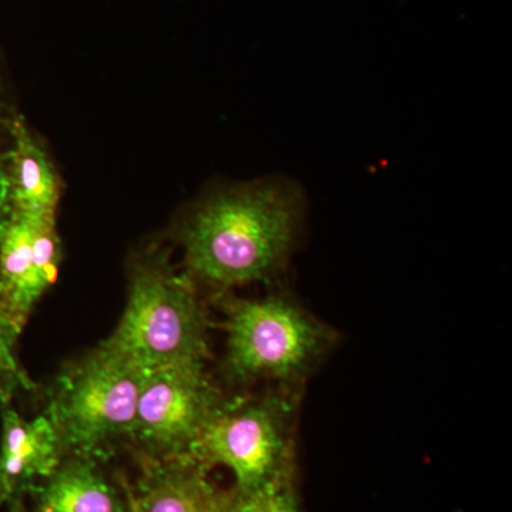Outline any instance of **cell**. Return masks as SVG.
Returning <instances> with one entry per match:
<instances>
[{"label":"cell","instance_id":"cell-14","mask_svg":"<svg viewBox=\"0 0 512 512\" xmlns=\"http://www.w3.org/2000/svg\"><path fill=\"white\" fill-rule=\"evenodd\" d=\"M13 218L12 198L8 171H6L5 156L0 157V241Z\"/></svg>","mask_w":512,"mask_h":512},{"label":"cell","instance_id":"cell-3","mask_svg":"<svg viewBox=\"0 0 512 512\" xmlns=\"http://www.w3.org/2000/svg\"><path fill=\"white\" fill-rule=\"evenodd\" d=\"M224 328L227 366L239 380L296 382L335 342L328 326L282 296L229 301Z\"/></svg>","mask_w":512,"mask_h":512},{"label":"cell","instance_id":"cell-10","mask_svg":"<svg viewBox=\"0 0 512 512\" xmlns=\"http://www.w3.org/2000/svg\"><path fill=\"white\" fill-rule=\"evenodd\" d=\"M12 136L5 163L13 215L56 220L62 183L55 165L23 121L13 123Z\"/></svg>","mask_w":512,"mask_h":512},{"label":"cell","instance_id":"cell-7","mask_svg":"<svg viewBox=\"0 0 512 512\" xmlns=\"http://www.w3.org/2000/svg\"><path fill=\"white\" fill-rule=\"evenodd\" d=\"M62 249L56 220L13 215L0 241V305L20 328L55 284Z\"/></svg>","mask_w":512,"mask_h":512},{"label":"cell","instance_id":"cell-9","mask_svg":"<svg viewBox=\"0 0 512 512\" xmlns=\"http://www.w3.org/2000/svg\"><path fill=\"white\" fill-rule=\"evenodd\" d=\"M192 458H148L144 476L127 493L128 512H205L217 488Z\"/></svg>","mask_w":512,"mask_h":512},{"label":"cell","instance_id":"cell-11","mask_svg":"<svg viewBox=\"0 0 512 512\" xmlns=\"http://www.w3.org/2000/svg\"><path fill=\"white\" fill-rule=\"evenodd\" d=\"M29 491L30 512H128L127 500L101 474L93 458L69 457Z\"/></svg>","mask_w":512,"mask_h":512},{"label":"cell","instance_id":"cell-5","mask_svg":"<svg viewBox=\"0 0 512 512\" xmlns=\"http://www.w3.org/2000/svg\"><path fill=\"white\" fill-rule=\"evenodd\" d=\"M291 400L265 397L241 407L222 406L192 447L190 458L210 470L234 473L235 490L256 491L293 477Z\"/></svg>","mask_w":512,"mask_h":512},{"label":"cell","instance_id":"cell-1","mask_svg":"<svg viewBox=\"0 0 512 512\" xmlns=\"http://www.w3.org/2000/svg\"><path fill=\"white\" fill-rule=\"evenodd\" d=\"M305 208L302 188L289 178L218 192L183 231L191 274L217 288L276 274L296 247Z\"/></svg>","mask_w":512,"mask_h":512},{"label":"cell","instance_id":"cell-2","mask_svg":"<svg viewBox=\"0 0 512 512\" xmlns=\"http://www.w3.org/2000/svg\"><path fill=\"white\" fill-rule=\"evenodd\" d=\"M103 345L147 370L205 362L207 320L190 276L163 265L140 266L123 318Z\"/></svg>","mask_w":512,"mask_h":512},{"label":"cell","instance_id":"cell-6","mask_svg":"<svg viewBox=\"0 0 512 512\" xmlns=\"http://www.w3.org/2000/svg\"><path fill=\"white\" fill-rule=\"evenodd\" d=\"M204 363H175L148 372L131 430L148 458H190L201 431L221 409Z\"/></svg>","mask_w":512,"mask_h":512},{"label":"cell","instance_id":"cell-8","mask_svg":"<svg viewBox=\"0 0 512 512\" xmlns=\"http://www.w3.org/2000/svg\"><path fill=\"white\" fill-rule=\"evenodd\" d=\"M0 443V508L45 480L63 461L59 434L49 414L33 420L3 407Z\"/></svg>","mask_w":512,"mask_h":512},{"label":"cell","instance_id":"cell-13","mask_svg":"<svg viewBox=\"0 0 512 512\" xmlns=\"http://www.w3.org/2000/svg\"><path fill=\"white\" fill-rule=\"evenodd\" d=\"M261 512H301L293 477L256 490Z\"/></svg>","mask_w":512,"mask_h":512},{"label":"cell","instance_id":"cell-12","mask_svg":"<svg viewBox=\"0 0 512 512\" xmlns=\"http://www.w3.org/2000/svg\"><path fill=\"white\" fill-rule=\"evenodd\" d=\"M22 328L0 305V403L8 406L18 390H32L33 383L20 367L15 355V345Z\"/></svg>","mask_w":512,"mask_h":512},{"label":"cell","instance_id":"cell-4","mask_svg":"<svg viewBox=\"0 0 512 512\" xmlns=\"http://www.w3.org/2000/svg\"><path fill=\"white\" fill-rule=\"evenodd\" d=\"M148 372L106 345L74 366L49 410L63 454L93 458L107 441L131 434Z\"/></svg>","mask_w":512,"mask_h":512},{"label":"cell","instance_id":"cell-15","mask_svg":"<svg viewBox=\"0 0 512 512\" xmlns=\"http://www.w3.org/2000/svg\"><path fill=\"white\" fill-rule=\"evenodd\" d=\"M231 500L232 491L225 493V491L217 490L212 495L210 505L205 512H231Z\"/></svg>","mask_w":512,"mask_h":512}]
</instances>
